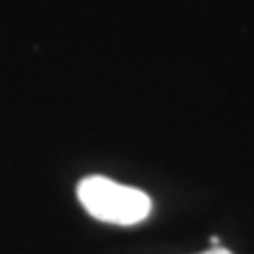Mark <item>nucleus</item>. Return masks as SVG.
<instances>
[{"instance_id": "obj_1", "label": "nucleus", "mask_w": 254, "mask_h": 254, "mask_svg": "<svg viewBox=\"0 0 254 254\" xmlns=\"http://www.w3.org/2000/svg\"><path fill=\"white\" fill-rule=\"evenodd\" d=\"M78 201L93 218L110 225H138L150 214V197L136 187H127L104 176L83 178L76 189Z\"/></svg>"}, {"instance_id": "obj_2", "label": "nucleus", "mask_w": 254, "mask_h": 254, "mask_svg": "<svg viewBox=\"0 0 254 254\" xmlns=\"http://www.w3.org/2000/svg\"><path fill=\"white\" fill-rule=\"evenodd\" d=\"M201 254H231V252L225 250V248H212V250H208V252H201Z\"/></svg>"}]
</instances>
